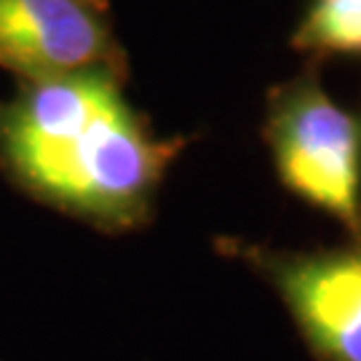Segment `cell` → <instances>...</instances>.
I'll list each match as a JSON object with an SVG mask.
<instances>
[{"label": "cell", "mask_w": 361, "mask_h": 361, "mask_svg": "<svg viewBox=\"0 0 361 361\" xmlns=\"http://www.w3.org/2000/svg\"><path fill=\"white\" fill-rule=\"evenodd\" d=\"M177 150L155 140L110 70L30 80L0 116V153L16 182L113 231L147 219Z\"/></svg>", "instance_id": "6da1fadb"}, {"label": "cell", "mask_w": 361, "mask_h": 361, "mask_svg": "<svg viewBox=\"0 0 361 361\" xmlns=\"http://www.w3.org/2000/svg\"><path fill=\"white\" fill-rule=\"evenodd\" d=\"M265 142L286 190L361 244V121L324 91L313 70L271 89Z\"/></svg>", "instance_id": "7a4b0ae2"}, {"label": "cell", "mask_w": 361, "mask_h": 361, "mask_svg": "<svg viewBox=\"0 0 361 361\" xmlns=\"http://www.w3.org/2000/svg\"><path fill=\"white\" fill-rule=\"evenodd\" d=\"M217 249L279 295L313 359L361 361V244L295 252L219 238Z\"/></svg>", "instance_id": "3957f363"}, {"label": "cell", "mask_w": 361, "mask_h": 361, "mask_svg": "<svg viewBox=\"0 0 361 361\" xmlns=\"http://www.w3.org/2000/svg\"><path fill=\"white\" fill-rule=\"evenodd\" d=\"M116 43L91 0H0V67L30 80L110 70Z\"/></svg>", "instance_id": "277c9868"}, {"label": "cell", "mask_w": 361, "mask_h": 361, "mask_svg": "<svg viewBox=\"0 0 361 361\" xmlns=\"http://www.w3.org/2000/svg\"><path fill=\"white\" fill-rule=\"evenodd\" d=\"M297 51L313 59L361 54V0H313L292 35Z\"/></svg>", "instance_id": "5b68a950"}, {"label": "cell", "mask_w": 361, "mask_h": 361, "mask_svg": "<svg viewBox=\"0 0 361 361\" xmlns=\"http://www.w3.org/2000/svg\"><path fill=\"white\" fill-rule=\"evenodd\" d=\"M91 3H97V6H99V3H102V0H91Z\"/></svg>", "instance_id": "8992f818"}]
</instances>
